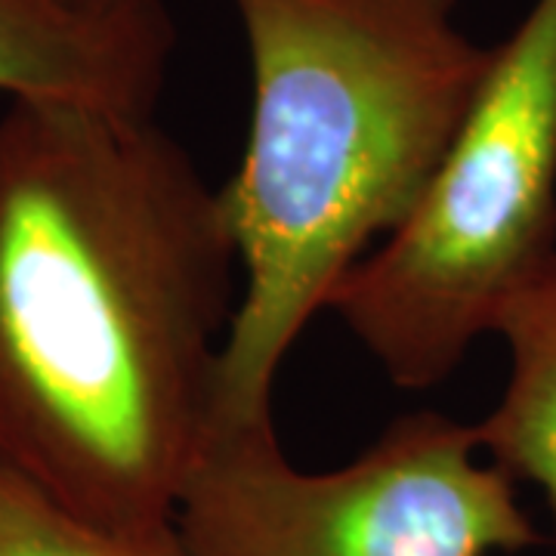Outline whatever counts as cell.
<instances>
[{"label":"cell","instance_id":"5","mask_svg":"<svg viewBox=\"0 0 556 556\" xmlns=\"http://www.w3.org/2000/svg\"><path fill=\"white\" fill-rule=\"evenodd\" d=\"M174 53L161 0H0V93L10 102H68L152 115Z\"/></svg>","mask_w":556,"mask_h":556},{"label":"cell","instance_id":"2","mask_svg":"<svg viewBox=\"0 0 556 556\" xmlns=\"http://www.w3.org/2000/svg\"><path fill=\"white\" fill-rule=\"evenodd\" d=\"M254 112L219 195L244 291L214 424L273 420L281 362L338 285L396 229L448 152L495 47L457 0H232Z\"/></svg>","mask_w":556,"mask_h":556},{"label":"cell","instance_id":"4","mask_svg":"<svg viewBox=\"0 0 556 556\" xmlns=\"http://www.w3.org/2000/svg\"><path fill=\"white\" fill-rule=\"evenodd\" d=\"M186 556H495L538 544L473 424L415 412L334 470L294 467L276 420L211 424L182 482Z\"/></svg>","mask_w":556,"mask_h":556},{"label":"cell","instance_id":"3","mask_svg":"<svg viewBox=\"0 0 556 556\" xmlns=\"http://www.w3.org/2000/svg\"><path fill=\"white\" fill-rule=\"evenodd\" d=\"M556 260V0H535L415 207L331 298L402 390L445 380Z\"/></svg>","mask_w":556,"mask_h":556},{"label":"cell","instance_id":"8","mask_svg":"<svg viewBox=\"0 0 556 556\" xmlns=\"http://www.w3.org/2000/svg\"><path fill=\"white\" fill-rule=\"evenodd\" d=\"M97 7H137V3H149V0H87Z\"/></svg>","mask_w":556,"mask_h":556},{"label":"cell","instance_id":"7","mask_svg":"<svg viewBox=\"0 0 556 556\" xmlns=\"http://www.w3.org/2000/svg\"><path fill=\"white\" fill-rule=\"evenodd\" d=\"M0 556H186L177 532L121 535L62 510L0 467Z\"/></svg>","mask_w":556,"mask_h":556},{"label":"cell","instance_id":"1","mask_svg":"<svg viewBox=\"0 0 556 556\" xmlns=\"http://www.w3.org/2000/svg\"><path fill=\"white\" fill-rule=\"evenodd\" d=\"M226 204L152 115H0V467L121 535L174 529L239 309Z\"/></svg>","mask_w":556,"mask_h":556},{"label":"cell","instance_id":"6","mask_svg":"<svg viewBox=\"0 0 556 556\" xmlns=\"http://www.w3.org/2000/svg\"><path fill=\"white\" fill-rule=\"evenodd\" d=\"M510 375L477 427L482 452L517 482H532L556 529V260L497 321Z\"/></svg>","mask_w":556,"mask_h":556}]
</instances>
